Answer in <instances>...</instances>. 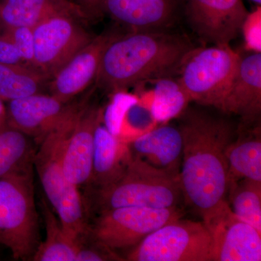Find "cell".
<instances>
[{"instance_id": "cell-1", "label": "cell", "mask_w": 261, "mask_h": 261, "mask_svg": "<svg viewBox=\"0 0 261 261\" xmlns=\"http://www.w3.org/2000/svg\"><path fill=\"white\" fill-rule=\"evenodd\" d=\"M183 139L179 172L184 200L207 224L227 202L229 185L226 150L232 125L205 111L187 108L179 116Z\"/></svg>"}, {"instance_id": "cell-2", "label": "cell", "mask_w": 261, "mask_h": 261, "mask_svg": "<svg viewBox=\"0 0 261 261\" xmlns=\"http://www.w3.org/2000/svg\"><path fill=\"white\" fill-rule=\"evenodd\" d=\"M190 42L163 31H132L113 34L101 56L95 83L111 92L168 77L179 69Z\"/></svg>"}, {"instance_id": "cell-3", "label": "cell", "mask_w": 261, "mask_h": 261, "mask_svg": "<svg viewBox=\"0 0 261 261\" xmlns=\"http://www.w3.org/2000/svg\"><path fill=\"white\" fill-rule=\"evenodd\" d=\"M82 103H72L64 118L39 145L34 158V166L46 199L65 232L75 243L88 230L89 221L81 190L65 176L63 157Z\"/></svg>"}, {"instance_id": "cell-4", "label": "cell", "mask_w": 261, "mask_h": 261, "mask_svg": "<svg viewBox=\"0 0 261 261\" xmlns=\"http://www.w3.org/2000/svg\"><path fill=\"white\" fill-rule=\"evenodd\" d=\"M83 196L88 221L103 211L142 206L153 208L178 207L183 200L179 176L154 168L132 154L121 176L98 188H86Z\"/></svg>"}, {"instance_id": "cell-5", "label": "cell", "mask_w": 261, "mask_h": 261, "mask_svg": "<svg viewBox=\"0 0 261 261\" xmlns=\"http://www.w3.org/2000/svg\"><path fill=\"white\" fill-rule=\"evenodd\" d=\"M33 168L0 178V243L17 260H32L39 222Z\"/></svg>"}, {"instance_id": "cell-6", "label": "cell", "mask_w": 261, "mask_h": 261, "mask_svg": "<svg viewBox=\"0 0 261 261\" xmlns=\"http://www.w3.org/2000/svg\"><path fill=\"white\" fill-rule=\"evenodd\" d=\"M240 61L229 44L192 48L180 65L178 81L191 101L221 110Z\"/></svg>"}, {"instance_id": "cell-7", "label": "cell", "mask_w": 261, "mask_h": 261, "mask_svg": "<svg viewBox=\"0 0 261 261\" xmlns=\"http://www.w3.org/2000/svg\"><path fill=\"white\" fill-rule=\"evenodd\" d=\"M212 236L205 223L180 218L147 235L126 260L212 261Z\"/></svg>"}, {"instance_id": "cell-8", "label": "cell", "mask_w": 261, "mask_h": 261, "mask_svg": "<svg viewBox=\"0 0 261 261\" xmlns=\"http://www.w3.org/2000/svg\"><path fill=\"white\" fill-rule=\"evenodd\" d=\"M85 19L81 13H60L33 28L34 67L48 80L94 39L84 27Z\"/></svg>"}, {"instance_id": "cell-9", "label": "cell", "mask_w": 261, "mask_h": 261, "mask_svg": "<svg viewBox=\"0 0 261 261\" xmlns=\"http://www.w3.org/2000/svg\"><path fill=\"white\" fill-rule=\"evenodd\" d=\"M181 216L178 207L128 206L99 213L89 226L97 240L116 251L136 246L149 233Z\"/></svg>"}, {"instance_id": "cell-10", "label": "cell", "mask_w": 261, "mask_h": 261, "mask_svg": "<svg viewBox=\"0 0 261 261\" xmlns=\"http://www.w3.org/2000/svg\"><path fill=\"white\" fill-rule=\"evenodd\" d=\"M185 5L194 32L214 45H228L248 14L242 0H185Z\"/></svg>"}, {"instance_id": "cell-11", "label": "cell", "mask_w": 261, "mask_h": 261, "mask_svg": "<svg viewBox=\"0 0 261 261\" xmlns=\"http://www.w3.org/2000/svg\"><path fill=\"white\" fill-rule=\"evenodd\" d=\"M205 225L212 236V261L261 260L260 231L233 214L228 201Z\"/></svg>"}, {"instance_id": "cell-12", "label": "cell", "mask_w": 261, "mask_h": 261, "mask_svg": "<svg viewBox=\"0 0 261 261\" xmlns=\"http://www.w3.org/2000/svg\"><path fill=\"white\" fill-rule=\"evenodd\" d=\"M102 120V108L84 101L65 147L63 157L65 176L80 190L90 184L94 135L97 125Z\"/></svg>"}, {"instance_id": "cell-13", "label": "cell", "mask_w": 261, "mask_h": 261, "mask_svg": "<svg viewBox=\"0 0 261 261\" xmlns=\"http://www.w3.org/2000/svg\"><path fill=\"white\" fill-rule=\"evenodd\" d=\"M49 93L34 94L8 102V124L39 146L71 107Z\"/></svg>"}, {"instance_id": "cell-14", "label": "cell", "mask_w": 261, "mask_h": 261, "mask_svg": "<svg viewBox=\"0 0 261 261\" xmlns=\"http://www.w3.org/2000/svg\"><path fill=\"white\" fill-rule=\"evenodd\" d=\"M113 34L102 33L75 53L49 80L48 93L69 103L88 88L95 82L103 49Z\"/></svg>"}, {"instance_id": "cell-15", "label": "cell", "mask_w": 261, "mask_h": 261, "mask_svg": "<svg viewBox=\"0 0 261 261\" xmlns=\"http://www.w3.org/2000/svg\"><path fill=\"white\" fill-rule=\"evenodd\" d=\"M221 111L241 118L242 127H250L258 121L261 112V53L240 56L238 73Z\"/></svg>"}, {"instance_id": "cell-16", "label": "cell", "mask_w": 261, "mask_h": 261, "mask_svg": "<svg viewBox=\"0 0 261 261\" xmlns=\"http://www.w3.org/2000/svg\"><path fill=\"white\" fill-rule=\"evenodd\" d=\"M176 0H104L103 10L132 31H163L176 15Z\"/></svg>"}, {"instance_id": "cell-17", "label": "cell", "mask_w": 261, "mask_h": 261, "mask_svg": "<svg viewBox=\"0 0 261 261\" xmlns=\"http://www.w3.org/2000/svg\"><path fill=\"white\" fill-rule=\"evenodd\" d=\"M128 147L133 155L153 167L179 176L183 153L179 128L171 125L154 128L128 142Z\"/></svg>"}, {"instance_id": "cell-18", "label": "cell", "mask_w": 261, "mask_h": 261, "mask_svg": "<svg viewBox=\"0 0 261 261\" xmlns=\"http://www.w3.org/2000/svg\"><path fill=\"white\" fill-rule=\"evenodd\" d=\"M132 158L128 142L111 133L103 120L99 122L94 135L92 177L87 188L112 183L121 176Z\"/></svg>"}, {"instance_id": "cell-19", "label": "cell", "mask_w": 261, "mask_h": 261, "mask_svg": "<svg viewBox=\"0 0 261 261\" xmlns=\"http://www.w3.org/2000/svg\"><path fill=\"white\" fill-rule=\"evenodd\" d=\"M64 13L85 15L72 0H0V20L3 28H34L45 19Z\"/></svg>"}, {"instance_id": "cell-20", "label": "cell", "mask_w": 261, "mask_h": 261, "mask_svg": "<svg viewBox=\"0 0 261 261\" xmlns=\"http://www.w3.org/2000/svg\"><path fill=\"white\" fill-rule=\"evenodd\" d=\"M226 156L229 183L244 178L261 183L260 126L247 134L240 132L238 138L228 145Z\"/></svg>"}, {"instance_id": "cell-21", "label": "cell", "mask_w": 261, "mask_h": 261, "mask_svg": "<svg viewBox=\"0 0 261 261\" xmlns=\"http://www.w3.org/2000/svg\"><path fill=\"white\" fill-rule=\"evenodd\" d=\"M39 207L45 226L46 237L40 242L32 260L75 261V243L66 234L60 219L44 197H41Z\"/></svg>"}, {"instance_id": "cell-22", "label": "cell", "mask_w": 261, "mask_h": 261, "mask_svg": "<svg viewBox=\"0 0 261 261\" xmlns=\"http://www.w3.org/2000/svg\"><path fill=\"white\" fill-rule=\"evenodd\" d=\"M49 82L32 67L0 63V99L4 102L48 93Z\"/></svg>"}, {"instance_id": "cell-23", "label": "cell", "mask_w": 261, "mask_h": 261, "mask_svg": "<svg viewBox=\"0 0 261 261\" xmlns=\"http://www.w3.org/2000/svg\"><path fill=\"white\" fill-rule=\"evenodd\" d=\"M36 144L28 136L7 125L0 130V178L34 168Z\"/></svg>"}, {"instance_id": "cell-24", "label": "cell", "mask_w": 261, "mask_h": 261, "mask_svg": "<svg viewBox=\"0 0 261 261\" xmlns=\"http://www.w3.org/2000/svg\"><path fill=\"white\" fill-rule=\"evenodd\" d=\"M155 86L151 92V112L157 123H166L179 117L191 102L179 81L163 77L154 80Z\"/></svg>"}, {"instance_id": "cell-25", "label": "cell", "mask_w": 261, "mask_h": 261, "mask_svg": "<svg viewBox=\"0 0 261 261\" xmlns=\"http://www.w3.org/2000/svg\"><path fill=\"white\" fill-rule=\"evenodd\" d=\"M228 194L233 214L261 232V183L247 178L231 181Z\"/></svg>"}, {"instance_id": "cell-26", "label": "cell", "mask_w": 261, "mask_h": 261, "mask_svg": "<svg viewBox=\"0 0 261 261\" xmlns=\"http://www.w3.org/2000/svg\"><path fill=\"white\" fill-rule=\"evenodd\" d=\"M151 101L152 94L149 92L138 97L137 102L128 108L122 121L120 138L128 143L155 128L158 123L151 112Z\"/></svg>"}, {"instance_id": "cell-27", "label": "cell", "mask_w": 261, "mask_h": 261, "mask_svg": "<svg viewBox=\"0 0 261 261\" xmlns=\"http://www.w3.org/2000/svg\"><path fill=\"white\" fill-rule=\"evenodd\" d=\"M76 260L109 261L124 260L115 250L97 240L89 229L75 240Z\"/></svg>"}, {"instance_id": "cell-28", "label": "cell", "mask_w": 261, "mask_h": 261, "mask_svg": "<svg viewBox=\"0 0 261 261\" xmlns=\"http://www.w3.org/2000/svg\"><path fill=\"white\" fill-rule=\"evenodd\" d=\"M114 94L116 95L108 106L106 112L103 111V123L111 133L118 137L123 117L128 108L137 102L138 97L123 93V91Z\"/></svg>"}, {"instance_id": "cell-29", "label": "cell", "mask_w": 261, "mask_h": 261, "mask_svg": "<svg viewBox=\"0 0 261 261\" xmlns=\"http://www.w3.org/2000/svg\"><path fill=\"white\" fill-rule=\"evenodd\" d=\"M2 32L14 43L25 65L34 68L33 28H29V27L3 28L2 27Z\"/></svg>"}, {"instance_id": "cell-30", "label": "cell", "mask_w": 261, "mask_h": 261, "mask_svg": "<svg viewBox=\"0 0 261 261\" xmlns=\"http://www.w3.org/2000/svg\"><path fill=\"white\" fill-rule=\"evenodd\" d=\"M243 32L245 48L253 53H261V8L260 5L244 20Z\"/></svg>"}, {"instance_id": "cell-31", "label": "cell", "mask_w": 261, "mask_h": 261, "mask_svg": "<svg viewBox=\"0 0 261 261\" xmlns=\"http://www.w3.org/2000/svg\"><path fill=\"white\" fill-rule=\"evenodd\" d=\"M0 63L25 65L14 43L2 32V29L0 30Z\"/></svg>"}, {"instance_id": "cell-32", "label": "cell", "mask_w": 261, "mask_h": 261, "mask_svg": "<svg viewBox=\"0 0 261 261\" xmlns=\"http://www.w3.org/2000/svg\"><path fill=\"white\" fill-rule=\"evenodd\" d=\"M80 6L87 18H95L104 13V0H72Z\"/></svg>"}, {"instance_id": "cell-33", "label": "cell", "mask_w": 261, "mask_h": 261, "mask_svg": "<svg viewBox=\"0 0 261 261\" xmlns=\"http://www.w3.org/2000/svg\"><path fill=\"white\" fill-rule=\"evenodd\" d=\"M8 125V116H7V108L5 106L4 101L0 99V130L3 129Z\"/></svg>"}, {"instance_id": "cell-34", "label": "cell", "mask_w": 261, "mask_h": 261, "mask_svg": "<svg viewBox=\"0 0 261 261\" xmlns=\"http://www.w3.org/2000/svg\"><path fill=\"white\" fill-rule=\"evenodd\" d=\"M251 1L254 2V3H256L258 5L261 4V0H251Z\"/></svg>"}, {"instance_id": "cell-35", "label": "cell", "mask_w": 261, "mask_h": 261, "mask_svg": "<svg viewBox=\"0 0 261 261\" xmlns=\"http://www.w3.org/2000/svg\"><path fill=\"white\" fill-rule=\"evenodd\" d=\"M2 29V24H1V20H0V30H1Z\"/></svg>"}]
</instances>
